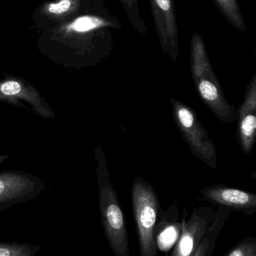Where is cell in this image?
Masks as SVG:
<instances>
[{
	"label": "cell",
	"mask_w": 256,
	"mask_h": 256,
	"mask_svg": "<svg viewBox=\"0 0 256 256\" xmlns=\"http://www.w3.org/2000/svg\"><path fill=\"white\" fill-rule=\"evenodd\" d=\"M94 152L97 162L99 210L105 237L114 256H130L125 215L109 180L106 156L100 146L95 147Z\"/></svg>",
	"instance_id": "1"
},
{
	"label": "cell",
	"mask_w": 256,
	"mask_h": 256,
	"mask_svg": "<svg viewBox=\"0 0 256 256\" xmlns=\"http://www.w3.org/2000/svg\"><path fill=\"white\" fill-rule=\"evenodd\" d=\"M190 70L197 93L206 106L221 122H234L237 120V110L225 98L204 40L196 32L191 39Z\"/></svg>",
	"instance_id": "2"
},
{
	"label": "cell",
	"mask_w": 256,
	"mask_h": 256,
	"mask_svg": "<svg viewBox=\"0 0 256 256\" xmlns=\"http://www.w3.org/2000/svg\"><path fill=\"white\" fill-rule=\"evenodd\" d=\"M132 206L140 256H158L155 226L160 212L159 197L147 180L138 176L132 186Z\"/></svg>",
	"instance_id": "3"
},
{
	"label": "cell",
	"mask_w": 256,
	"mask_h": 256,
	"mask_svg": "<svg viewBox=\"0 0 256 256\" xmlns=\"http://www.w3.org/2000/svg\"><path fill=\"white\" fill-rule=\"evenodd\" d=\"M174 123L184 141L195 156L210 168H217V154L214 142L198 120L196 112L186 104L170 98Z\"/></svg>",
	"instance_id": "4"
},
{
	"label": "cell",
	"mask_w": 256,
	"mask_h": 256,
	"mask_svg": "<svg viewBox=\"0 0 256 256\" xmlns=\"http://www.w3.org/2000/svg\"><path fill=\"white\" fill-rule=\"evenodd\" d=\"M45 182L30 173L18 170L0 172V210L30 201L45 190Z\"/></svg>",
	"instance_id": "5"
},
{
	"label": "cell",
	"mask_w": 256,
	"mask_h": 256,
	"mask_svg": "<svg viewBox=\"0 0 256 256\" xmlns=\"http://www.w3.org/2000/svg\"><path fill=\"white\" fill-rule=\"evenodd\" d=\"M0 102L27 109L25 102L39 116L47 120L55 117L54 111L36 87L21 78L6 76L4 79L0 80Z\"/></svg>",
	"instance_id": "6"
},
{
	"label": "cell",
	"mask_w": 256,
	"mask_h": 256,
	"mask_svg": "<svg viewBox=\"0 0 256 256\" xmlns=\"http://www.w3.org/2000/svg\"><path fill=\"white\" fill-rule=\"evenodd\" d=\"M153 22L164 54L175 62L179 56L178 26L174 0H149Z\"/></svg>",
	"instance_id": "7"
},
{
	"label": "cell",
	"mask_w": 256,
	"mask_h": 256,
	"mask_svg": "<svg viewBox=\"0 0 256 256\" xmlns=\"http://www.w3.org/2000/svg\"><path fill=\"white\" fill-rule=\"evenodd\" d=\"M215 209L201 206L192 210L171 256H193L213 219Z\"/></svg>",
	"instance_id": "8"
},
{
	"label": "cell",
	"mask_w": 256,
	"mask_h": 256,
	"mask_svg": "<svg viewBox=\"0 0 256 256\" xmlns=\"http://www.w3.org/2000/svg\"><path fill=\"white\" fill-rule=\"evenodd\" d=\"M201 195L204 201L247 216L253 215L256 212V195L253 192L219 184L204 188Z\"/></svg>",
	"instance_id": "9"
},
{
	"label": "cell",
	"mask_w": 256,
	"mask_h": 256,
	"mask_svg": "<svg viewBox=\"0 0 256 256\" xmlns=\"http://www.w3.org/2000/svg\"><path fill=\"white\" fill-rule=\"evenodd\" d=\"M237 135L243 153L250 154L256 137V74L246 87L244 100L237 110Z\"/></svg>",
	"instance_id": "10"
},
{
	"label": "cell",
	"mask_w": 256,
	"mask_h": 256,
	"mask_svg": "<svg viewBox=\"0 0 256 256\" xmlns=\"http://www.w3.org/2000/svg\"><path fill=\"white\" fill-rule=\"evenodd\" d=\"M186 220L180 219L177 204H171L165 212L160 210L155 226L156 248L161 252H166L175 246L183 232Z\"/></svg>",
	"instance_id": "11"
},
{
	"label": "cell",
	"mask_w": 256,
	"mask_h": 256,
	"mask_svg": "<svg viewBox=\"0 0 256 256\" xmlns=\"http://www.w3.org/2000/svg\"><path fill=\"white\" fill-rule=\"evenodd\" d=\"M231 210L218 206L214 210L213 219L193 256H212L218 237L231 214Z\"/></svg>",
	"instance_id": "12"
},
{
	"label": "cell",
	"mask_w": 256,
	"mask_h": 256,
	"mask_svg": "<svg viewBox=\"0 0 256 256\" xmlns=\"http://www.w3.org/2000/svg\"><path fill=\"white\" fill-rule=\"evenodd\" d=\"M220 13L236 30H246V22L237 0H213Z\"/></svg>",
	"instance_id": "13"
},
{
	"label": "cell",
	"mask_w": 256,
	"mask_h": 256,
	"mask_svg": "<svg viewBox=\"0 0 256 256\" xmlns=\"http://www.w3.org/2000/svg\"><path fill=\"white\" fill-rule=\"evenodd\" d=\"M126 12L128 20L135 30L143 36H147V28L145 22L140 14L139 0H118Z\"/></svg>",
	"instance_id": "14"
},
{
	"label": "cell",
	"mask_w": 256,
	"mask_h": 256,
	"mask_svg": "<svg viewBox=\"0 0 256 256\" xmlns=\"http://www.w3.org/2000/svg\"><path fill=\"white\" fill-rule=\"evenodd\" d=\"M40 250L39 245L0 242V256H36Z\"/></svg>",
	"instance_id": "15"
},
{
	"label": "cell",
	"mask_w": 256,
	"mask_h": 256,
	"mask_svg": "<svg viewBox=\"0 0 256 256\" xmlns=\"http://www.w3.org/2000/svg\"><path fill=\"white\" fill-rule=\"evenodd\" d=\"M225 256H256V238L249 236L242 239Z\"/></svg>",
	"instance_id": "16"
},
{
	"label": "cell",
	"mask_w": 256,
	"mask_h": 256,
	"mask_svg": "<svg viewBox=\"0 0 256 256\" xmlns=\"http://www.w3.org/2000/svg\"><path fill=\"white\" fill-rule=\"evenodd\" d=\"M70 7L71 2L69 0H62L60 2L56 3V4H49L48 10L51 13H64V12H67Z\"/></svg>",
	"instance_id": "17"
},
{
	"label": "cell",
	"mask_w": 256,
	"mask_h": 256,
	"mask_svg": "<svg viewBox=\"0 0 256 256\" xmlns=\"http://www.w3.org/2000/svg\"><path fill=\"white\" fill-rule=\"evenodd\" d=\"M9 158V155H2L0 156V164L6 159V158Z\"/></svg>",
	"instance_id": "18"
}]
</instances>
